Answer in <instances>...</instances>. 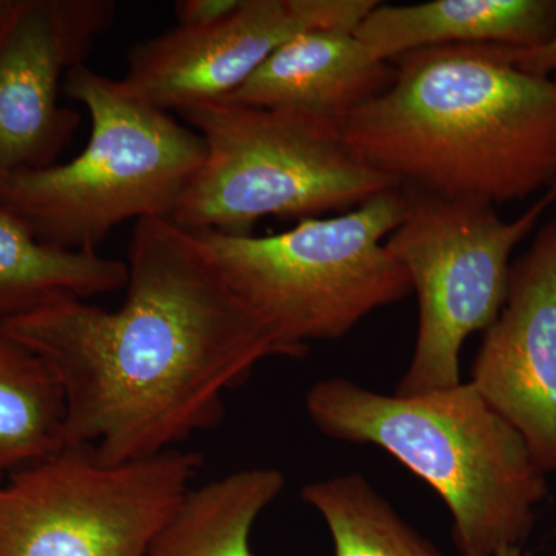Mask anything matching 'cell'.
Wrapping results in <instances>:
<instances>
[{
    "label": "cell",
    "instance_id": "cell-1",
    "mask_svg": "<svg viewBox=\"0 0 556 556\" xmlns=\"http://www.w3.org/2000/svg\"><path fill=\"white\" fill-rule=\"evenodd\" d=\"M127 269L119 309L60 295L0 324L56 376L65 447L104 464L179 448L222 422L226 391L260 362L292 358L199 237L170 219H138Z\"/></svg>",
    "mask_w": 556,
    "mask_h": 556
},
{
    "label": "cell",
    "instance_id": "cell-2",
    "mask_svg": "<svg viewBox=\"0 0 556 556\" xmlns=\"http://www.w3.org/2000/svg\"><path fill=\"white\" fill-rule=\"evenodd\" d=\"M393 84L340 130L399 188L496 206L556 185V83L493 46L412 51Z\"/></svg>",
    "mask_w": 556,
    "mask_h": 556
},
{
    "label": "cell",
    "instance_id": "cell-3",
    "mask_svg": "<svg viewBox=\"0 0 556 556\" xmlns=\"http://www.w3.org/2000/svg\"><path fill=\"white\" fill-rule=\"evenodd\" d=\"M305 407L325 437L376 445L426 481L448 507L460 556H495L532 533L546 471L473 383L380 394L329 378L309 388Z\"/></svg>",
    "mask_w": 556,
    "mask_h": 556
},
{
    "label": "cell",
    "instance_id": "cell-4",
    "mask_svg": "<svg viewBox=\"0 0 556 556\" xmlns=\"http://www.w3.org/2000/svg\"><path fill=\"white\" fill-rule=\"evenodd\" d=\"M64 93L89 110V142L68 163L10 178L0 207L72 251H97L129 219H169L206 160L203 138L86 64L70 70Z\"/></svg>",
    "mask_w": 556,
    "mask_h": 556
},
{
    "label": "cell",
    "instance_id": "cell-5",
    "mask_svg": "<svg viewBox=\"0 0 556 556\" xmlns=\"http://www.w3.org/2000/svg\"><path fill=\"white\" fill-rule=\"evenodd\" d=\"M407 211V192L396 188L274 236L192 233L236 294L299 358L309 342L342 339L369 314L413 292L404 266L387 248Z\"/></svg>",
    "mask_w": 556,
    "mask_h": 556
},
{
    "label": "cell",
    "instance_id": "cell-6",
    "mask_svg": "<svg viewBox=\"0 0 556 556\" xmlns=\"http://www.w3.org/2000/svg\"><path fill=\"white\" fill-rule=\"evenodd\" d=\"M179 115L206 146L203 166L169 217L189 232L252 236L263 218L343 214L399 188L357 159L327 121L230 101Z\"/></svg>",
    "mask_w": 556,
    "mask_h": 556
},
{
    "label": "cell",
    "instance_id": "cell-7",
    "mask_svg": "<svg viewBox=\"0 0 556 556\" xmlns=\"http://www.w3.org/2000/svg\"><path fill=\"white\" fill-rule=\"evenodd\" d=\"M405 192L407 215L387 248L408 274L419 314L415 351L396 393L420 394L463 382L464 343L500 316L511 252L555 203L556 185L511 222L481 201Z\"/></svg>",
    "mask_w": 556,
    "mask_h": 556
},
{
    "label": "cell",
    "instance_id": "cell-8",
    "mask_svg": "<svg viewBox=\"0 0 556 556\" xmlns=\"http://www.w3.org/2000/svg\"><path fill=\"white\" fill-rule=\"evenodd\" d=\"M201 466L181 448L104 464L67 445L0 481V556H149Z\"/></svg>",
    "mask_w": 556,
    "mask_h": 556
},
{
    "label": "cell",
    "instance_id": "cell-9",
    "mask_svg": "<svg viewBox=\"0 0 556 556\" xmlns=\"http://www.w3.org/2000/svg\"><path fill=\"white\" fill-rule=\"evenodd\" d=\"M378 0H240L225 20L175 27L135 43L121 86L169 112L215 104L239 91L289 39L309 30L356 31Z\"/></svg>",
    "mask_w": 556,
    "mask_h": 556
},
{
    "label": "cell",
    "instance_id": "cell-10",
    "mask_svg": "<svg viewBox=\"0 0 556 556\" xmlns=\"http://www.w3.org/2000/svg\"><path fill=\"white\" fill-rule=\"evenodd\" d=\"M115 13L112 0H0V188L56 164L75 137L80 115L61 104L65 78Z\"/></svg>",
    "mask_w": 556,
    "mask_h": 556
},
{
    "label": "cell",
    "instance_id": "cell-11",
    "mask_svg": "<svg viewBox=\"0 0 556 556\" xmlns=\"http://www.w3.org/2000/svg\"><path fill=\"white\" fill-rule=\"evenodd\" d=\"M470 382L525 438L541 470L556 471V218L511 265Z\"/></svg>",
    "mask_w": 556,
    "mask_h": 556
},
{
    "label": "cell",
    "instance_id": "cell-12",
    "mask_svg": "<svg viewBox=\"0 0 556 556\" xmlns=\"http://www.w3.org/2000/svg\"><path fill=\"white\" fill-rule=\"evenodd\" d=\"M394 76L393 62L372 56L353 31L309 30L278 47L226 101L291 110L340 127L386 93Z\"/></svg>",
    "mask_w": 556,
    "mask_h": 556
},
{
    "label": "cell",
    "instance_id": "cell-13",
    "mask_svg": "<svg viewBox=\"0 0 556 556\" xmlns=\"http://www.w3.org/2000/svg\"><path fill=\"white\" fill-rule=\"evenodd\" d=\"M556 31V0H431L375 7L354 31L372 56L391 62L450 46H540Z\"/></svg>",
    "mask_w": 556,
    "mask_h": 556
},
{
    "label": "cell",
    "instance_id": "cell-14",
    "mask_svg": "<svg viewBox=\"0 0 556 556\" xmlns=\"http://www.w3.org/2000/svg\"><path fill=\"white\" fill-rule=\"evenodd\" d=\"M127 263L98 251L42 243L0 207V324L25 316L60 295L89 300L126 288Z\"/></svg>",
    "mask_w": 556,
    "mask_h": 556
},
{
    "label": "cell",
    "instance_id": "cell-15",
    "mask_svg": "<svg viewBox=\"0 0 556 556\" xmlns=\"http://www.w3.org/2000/svg\"><path fill=\"white\" fill-rule=\"evenodd\" d=\"M285 484L287 478L276 468L254 467L192 486L149 556H255L252 529Z\"/></svg>",
    "mask_w": 556,
    "mask_h": 556
},
{
    "label": "cell",
    "instance_id": "cell-16",
    "mask_svg": "<svg viewBox=\"0 0 556 556\" xmlns=\"http://www.w3.org/2000/svg\"><path fill=\"white\" fill-rule=\"evenodd\" d=\"M65 447V401L56 376L0 329V481Z\"/></svg>",
    "mask_w": 556,
    "mask_h": 556
},
{
    "label": "cell",
    "instance_id": "cell-17",
    "mask_svg": "<svg viewBox=\"0 0 556 556\" xmlns=\"http://www.w3.org/2000/svg\"><path fill=\"white\" fill-rule=\"evenodd\" d=\"M302 497L327 525L334 556H445L362 475L311 482Z\"/></svg>",
    "mask_w": 556,
    "mask_h": 556
},
{
    "label": "cell",
    "instance_id": "cell-18",
    "mask_svg": "<svg viewBox=\"0 0 556 556\" xmlns=\"http://www.w3.org/2000/svg\"><path fill=\"white\" fill-rule=\"evenodd\" d=\"M495 47L496 53L511 67L536 78L551 79L556 83V31L546 42L527 49L517 47Z\"/></svg>",
    "mask_w": 556,
    "mask_h": 556
},
{
    "label": "cell",
    "instance_id": "cell-19",
    "mask_svg": "<svg viewBox=\"0 0 556 556\" xmlns=\"http://www.w3.org/2000/svg\"><path fill=\"white\" fill-rule=\"evenodd\" d=\"M240 0H178L175 17L178 27H206L225 20L239 7Z\"/></svg>",
    "mask_w": 556,
    "mask_h": 556
},
{
    "label": "cell",
    "instance_id": "cell-20",
    "mask_svg": "<svg viewBox=\"0 0 556 556\" xmlns=\"http://www.w3.org/2000/svg\"><path fill=\"white\" fill-rule=\"evenodd\" d=\"M495 556H521V547H504L497 551Z\"/></svg>",
    "mask_w": 556,
    "mask_h": 556
}]
</instances>
